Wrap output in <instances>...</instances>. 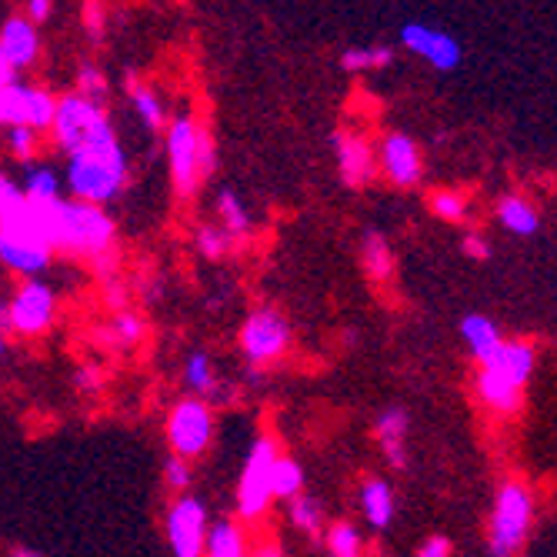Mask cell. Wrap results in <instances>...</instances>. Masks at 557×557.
<instances>
[{"label": "cell", "mask_w": 557, "mask_h": 557, "mask_svg": "<svg viewBox=\"0 0 557 557\" xmlns=\"http://www.w3.org/2000/svg\"><path fill=\"white\" fill-rule=\"evenodd\" d=\"M394 61V50L384 44H371V47H347L341 54V67L347 74H364V71H377L387 67Z\"/></svg>", "instance_id": "obj_32"}, {"label": "cell", "mask_w": 557, "mask_h": 557, "mask_svg": "<svg viewBox=\"0 0 557 557\" xmlns=\"http://www.w3.org/2000/svg\"><path fill=\"white\" fill-rule=\"evenodd\" d=\"M74 384H77L81 394L97 397L100 391L108 387V371L100 368V364H94V361H87V364H81V368L74 371Z\"/></svg>", "instance_id": "obj_38"}, {"label": "cell", "mask_w": 557, "mask_h": 557, "mask_svg": "<svg viewBox=\"0 0 557 557\" xmlns=\"http://www.w3.org/2000/svg\"><path fill=\"white\" fill-rule=\"evenodd\" d=\"M0 54L8 58V64L17 74L37 64V58H40V34H37V27L24 14H14V17H8L4 24H0Z\"/></svg>", "instance_id": "obj_15"}, {"label": "cell", "mask_w": 557, "mask_h": 557, "mask_svg": "<svg viewBox=\"0 0 557 557\" xmlns=\"http://www.w3.org/2000/svg\"><path fill=\"white\" fill-rule=\"evenodd\" d=\"M400 47H408L411 54L424 58L437 71H454L465 58L458 37H450V34H444L437 27H428V24H418V21L400 27Z\"/></svg>", "instance_id": "obj_13"}, {"label": "cell", "mask_w": 557, "mask_h": 557, "mask_svg": "<svg viewBox=\"0 0 557 557\" xmlns=\"http://www.w3.org/2000/svg\"><path fill=\"white\" fill-rule=\"evenodd\" d=\"M84 14H87V21H84V24H87L90 37L97 40V37H100V27H104V21H100V8H97V4H87V8H84Z\"/></svg>", "instance_id": "obj_46"}, {"label": "cell", "mask_w": 557, "mask_h": 557, "mask_svg": "<svg viewBox=\"0 0 557 557\" xmlns=\"http://www.w3.org/2000/svg\"><path fill=\"white\" fill-rule=\"evenodd\" d=\"M534 364H537V354L528 341H504L481 368L524 391V384L534 374Z\"/></svg>", "instance_id": "obj_16"}, {"label": "cell", "mask_w": 557, "mask_h": 557, "mask_svg": "<svg viewBox=\"0 0 557 557\" xmlns=\"http://www.w3.org/2000/svg\"><path fill=\"white\" fill-rule=\"evenodd\" d=\"M27 87L24 81L0 87V127H27Z\"/></svg>", "instance_id": "obj_33"}, {"label": "cell", "mask_w": 557, "mask_h": 557, "mask_svg": "<svg viewBox=\"0 0 557 557\" xmlns=\"http://www.w3.org/2000/svg\"><path fill=\"white\" fill-rule=\"evenodd\" d=\"M184 387L194 397H200V400H231V394H234V387L218 381L214 358L205 347H194L187 354V361H184Z\"/></svg>", "instance_id": "obj_17"}, {"label": "cell", "mask_w": 557, "mask_h": 557, "mask_svg": "<svg viewBox=\"0 0 557 557\" xmlns=\"http://www.w3.org/2000/svg\"><path fill=\"white\" fill-rule=\"evenodd\" d=\"M11 557H54V554H44V550H37V547L14 544V547H11Z\"/></svg>", "instance_id": "obj_48"}, {"label": "cell", "mask_w": 557, "mask_h": 557, "mask_svg": "<svg viewBox=\"0 0 557 557\" xmlns=\"http://www.w3.org/2000/svg\"><path fill=\"white\" fill-rule=\"evenodd\" d=\"M168 168H171V181L177 197H194L197 187L205 184L200 177V164H197V134L200 124L194 121V114H177L168 121Z\"/></svg>", "instance_id": "obj_10"}, {"label": "cell", "mask_w": 557, "mask_h": 557, "mask_svg": "<svg viewBox=\"0 0 557 557\" xmlns=\"http://www.w3.org/2000/svg\"><path fill=\"white\" fill-rule=\"evenodd\" d=\"M127 97H131V104H134V114L140 117V124L147 131H168V111H164V100L154 87H147L140 81H127Z\"/></svg>", "instance_id": "obj_24"}, {"label": "cell", "mask_w": 557, "mask_h": 557, "mask_svg": "<svg viewBox=\"0 0 557 557\" xmlns=\"http://www.w3.org/2000/svg\"><path fill=\"white\" fill-rule=\"evenodd\" d=\"M164 484L177 497L187 494V487H190V461L177 458V454H168V458H164Z\"/></svg>", "instance_id": "obj_39"}, {"label": "cell", "mask_w": 557, "mask_h": 557, "mask_svg": "<svg viewBox=\"0 0 557 557\" xmlns=\"http://www.w3.org/2000/svg\"><path fill=\"white\" fill-rule=\"evenodd\" d=\"M4 140H8V150L17 161H30L37 154V134L30 127H11Z\"/></svg>", "instance_id": "obj_40"}, {"label": "cell", "mask_w": 557, "mask_h": 557, "mask_svg": "<svg viewBox=\"0 0 557 557\" xmlns=\"http://www.w3.org/2000/svg\"><path fill=\"white\" fill-rule=\"evenodd\" d=\"M197 164H200V177L214 174V168H218V144L208 127H200V134H197Z\"/></svg>", "instance_id": "obj_41"}, {"label": "cell", "mask_w": 557, "mask_h": 557, "mask_svg": "<svg viewBox=\"0 0 557 557\" xmlns=\"http://www.w3.org/2000/svg\"><path fill=\"white\" fill-rule=\"evenodd\" d=\"M374 434H377V444L384 450V461L394 471L408 468V411H400V408L381 411L374 421Z\"/></svg>", "instance_id": "obj_18"}, {"label": "cell", "mask_w": 557, "mask_h": 557, "mask_svg": "<svg viewBox=\"0 0 557 557\" xmlns=\"http://www.w3.org/2000/svg\"><path fill=\"white\" fill-rule=\"evenodd\" d=\"M304 494V468L300 461L294 458H281L274 461V471H271V497L274 500H294Z\"/></svg>", "instance_id": "obj_31"}, {"label": "cell", "mask_w": 557, "mask_h": 557, "mask_svg": "<svg viewBox=\"0 0 557 557\" xmlns=\"http://www.w3.org/2000/svg\"><path fill=\"white\" fill-rule=\"evenodd\" d=\"M104 300H108V308H111L114 314L131 311V294H127V287H124L117 277L104 281Z\"/></svg>", "instance_id": "obj_42"}, {"label": "cell", "mask_w": 557, "mask_h": 557, "mask_svg": "<svg viewBox=\"0 0 557 557\" xmlns=\"http://www.w3.org/2000/svg\"><path fill=\"white\" fill-rule=\"evenodd\" d=\"M334 154H337L341 181L347 187H364L374 177V171H377L374 147L361 134H350V131L334 134Z\"/></svg>", "instance_id": "obj_14"}, {"label": "cell", "mask_w": 557, "mask_h": 557, "mask_svg": "<svg viewBox=\"0 0 557 557\" xmlns=\"http://www.w3.org/2000/svg\"><path fill=\"white\" fill-rule=\"evenodd\" d=\"M537 515V500L534 491L524 481H504L497 497H494V511L487 524V547L494 557H515L534 524Z\"/></svg>", "instance_id": "obj_4"}, {"label": "cell", "mask_w": 557, "mask_h": 557, "mask_svg": "<svg viewBox=\"0 0 557 557\" xmlns=\"http://www.w3.org/2000/svg\"><path fill=\"white\" fill-rule=\"evenodd\" d=\"M287 518L300 534H308L311 541H321L327 518H324V504L314 494H300V497L287 500Z\"/></svg>", "instance_id": "obj_26"}, {"label": "cell", "mask_w": 557, "mask_h": 557, "mask_svg": "<svg viewBox=\"0 0 557 557\" xmlns=\"http://www.w3.org/2000/svg\"><path fill=\"white\" fill-rule=\"evenodd\" d=\"M30 208L37 211V221L44 227L50 250L87 258L97 268L114 261L117 224L104 208H90L71 197H58V200H50V205H30Z\"/></svg>", "instance_id": "obj_1"}, {"label": "cell", "mask_w": 557, "mask_h": 557, "mask_svg": "<svg viewBox=\"0 0 557 557\" xmlns=\"http://www.w3.org/2000/svg\"><path fill=\"white\" fill-rule=\"evenodd\" d=\"M250 557H281V550H277L274 544H264V547H258Z\"/></svg>", "instance_id": "obj_49"}, {"label": "cell", "mask_w": 557, "mask_h": 557, "mask_svg": "<svg viewBox=\"0 0 557 557\" xmlns=\"http://www.w3.org/2000/svg\"><path fill=\"white\" fill-rule=\"evenodd\" d=\"M431 211L441 218V221H450V224H461L468 218V197L461 190H434L431 194Z\"/></svg>", "instance_id": "obj_36"}, {"label": "cell", "mask_w": 557, "mask_h": 557, "mask_svg": "<svg viewBox=\"0 0 557 557\" xmlns=\"http://www.w3.org/2000/svg\"><path fill=\"white\" fill-rule=\"evenodd\" d=\"M461 247H465V255H468L471 261H487V258H491V244H487L481 234H465Z\"/></svg>", "instance_id": "obj_43"}, {"label": "cell", "mask_w": 557, "mask_h": 557, "mask_svg": "<svg viewBox=\"0 0 557 557\" xmlns=\"http://www.w3.org/2000/svg\"><path fill=\"white\" fill-rule=\"evenodd\" d=\"M361 264H364V271H368V277H371L374 284H384V281H391V274H394V255H391L387 240H384L377 231H368V234H364V244H361Z\"/></svg>", "instance_id": "obj_28"}, {"label": "cell", "mask_w": 557, "mask_h": 557, "mask_svg": "<svg viewBox=\"0 0 557 557\" xmlns=\"http://www.w3.org/2000/svg\"><path fill=\"white\" fill-rule=\"evenodd\" d=\"M54 250H50L37 211L24 197L21 184L0 171V264L21 277H37L47 271Z\"/></svg>", "instance_id": "obj_2"}, {"label": "cell", "mask_w": 557, "mask_h": 557, "mask_svg": "<svg viewBox=\"0 0 557 557\" xmlns=\"http://www.w3.org/2000/svg\"><path fill=\"white\" fill-rule=\"evenodd\" d=\"M497 224L504 231L518 234V237H531L541 227V214H537V208L531 205L528 197H521V194H504L497 200Z\"/></svg>", "instance_id": "obj_21"}, {"label": "cell", "mask_w": 557, "mask_h": 557, "mask_svg": "<svg viewBox=\"0 0 557 557\" xmlns=\"http://www.w3.org/2000/svg\"><path fill=\"white\" fill-rule=\"evenodd\" d=\"M205 557H250L247 531H244L237 521H231V518L214 521V524H211V531H208Z\"/></svg>", "instance_id": "obj_25"}, {"label": "cell", "mask_w": 557, "mask_h": 557, "mask_svg": "<svg viewBox=\"0 0 557 557\" xmlns=\"http://www.w3.org/2000/svg\"><path fill=\"white\" fill-rule=\"evenodd\" d=\"M324 544H327L331 557H361L364 554V537L350 521H334L324 531Z\"/></svg>", "instance_id": "obj_35"}, {"label": "cell", "mask_w": 557, "mask_h": 557, "mask_svg": "<svg viewBox=\"0 0 557 557\" xmlns=\"http://www.w3.org/2000/svg\"><path fill=\"white\" fill-rule=\"evenodd\" d=\"M290 347V327L274 308H255L240 324V350L250 364H271Z\"/></svg>", "instance_id": "obj_11"}, {"label": "cell", "mask_w": 557, "mask_h": 557, "mask_svg": "<svg viewBox=\"0 0 557 557\" xmlns=\"http://www.w3.org/2000/svg\"><path fill=\"white\" fill-rule=\"evenodd\" d=\"M474 391H478V397H481L484 408H491L494 414H504V418H508V414H518V411H521L524 391L515 387V384H508V381L497 377V374H491V371H481V374H478Z\"/></svg>", "instance_id": "obj_19"}, {"label": "cell", "mask_w": 557, "mask_h": 557, "mask_svg": "<svg viewBox=\"0 0 557 557\" xmlns=\"http://www.w3.org/2000/svg\"><path fill=\"white\" fill-rule=\"evenodd\" d=\"M14 81H17V71L8 64L4 54H0V87H8V84H14Z\"/></svg>", "instance_id": "obj_47"}, {"label": "cell", "mask_w": 557, "mask_h": 557, "mask_svg": "<svg viewBox=\"0 0 557 557\" xmlns=\"http://www.w3.org/2000/svg\"><path fill=\"white\" fill-rule=\"evenodd\" d=\"M50 14H54V4H50V0H27V8H24V17L34 27H40L44 21H50Z\"/></svg>", "instance_id": "obj_44"}, {"label": "cell", "mask_w": 557, "mask_h": 557, "mask_svg": "<svg viewBox=\"0 0 557 557\" xmlns=\"http://www.w3.org/2000/svg\"><path fill=\"white\" fill-rule=\"evenodd\" d=\"M361 511H364V521L374 531H387L391 528V521H394V491H391L387 481L368 478L361 484Z\"/></svg>", "instance_id": "obj_22"}, {"label": "cell", "mask_w": 557, "mask_h": 557, "mask_svg": "<svg viewBox=\"0 0 557 557\" xmlns=\"http://www.w3.org/2000/svg\"><path fill=\"white\" fill-rule=\"evenodd\" d=\"M8 354V331H0V358Z\"/></svg>", "instance_id": "obj_51"}, {"label": "cell", "mask_w": 557, "mask_h": 557, "mask_svg": "<svg viewBox=\"0 0 557 557\" xmlns=\"http://www.w3.org/2000/svg\"><path fill=\"white\" fill-rule=\"evenodd\" d=\"M377 168L387 174V181L394 187H418L421 177H424L421 147L414 144V137L391 131L377 147Z\"/></svg>", "instance_id": "obj_12"}, {"label": "cell", "mask_w": 557, "mask_h": 557, "mask_svg": "<svg viewBox=\"0 0 557 557\" xmlns=\"http://www.w3.org/2000/svg\"><path fill=\"white\" fill-rule=\"evenodd\" d=\"M77 94L104 108V100H108V94H111L108 74H100V67H94V64H81V67H77Z\"/></svg>", "instance_id": "obj_37"}, {"label": "cell", "mask_w": 557, "mask_h": 557, "mask_svg": "<svg viewBox=\"0 0 557 557\" xmlns=\"http://www.w3.org/2000/svg\"><path fill=\"white\" fill-rule=\"evenodd\" d=\"M281 458L274 434H258L247 447V458L240 468V481H237V518L247 524H258L268 508L274 504L271 497V471L274 461Z\"/></svg>", "instance_id": "obj_6"}, {"label": "cell", "mask_w": 557, "mask_h": 557, "mask_svg": "<svg viewBox=\"0 0 557 557\" xmlns=\"http://www.w3.org/2000/svg\"><path fill=\"white\" fill-rule=\"evenodd\" d=\"M194 247H197V255L200 258H208V261H224L231 250L237 247V240L221 227V224H200L197 234H194Z\"/></svg>", "instance_id": "obj_34"}, {"label": "cell", "mask_w": 557, "mask_h": 557, "mask_svg": "<svg viewBox=\"0 0 557 557\" xmlns=\"http://www.w3.org/2000/svg\"><path fill=\"white\" fill-rule=\"evenodd\" d=\"M418 557H450V541H447V537H441V534H434V537L421 541Z\"/></svg>", "instance_id": "obj_45"}, {"label": "cell", "mask_w": 557, "mask_h": 557, "mask_svg": "<svg viewBox=\"0 0 557 557\" xmlns=\"http://www.w3.org/2000/svg\"><path fill=\"white\" fill-rule=\"evenodd\" d=\"M208 531H211L208 504L194 494H181L164 515V534L174 557H205Z\"/></svg>", "instance_id": "obj_8"}, {"label": "cell", "mask_w": 557, "mask_h": 557, "mask_svg": "<svg viewBox=\"0 0 557 557\" xmlns=\"http://www.w3.org/2000/svg\"><path fill=\"white\" fill-rule=\"evenodd\" d=\"M144 334H147L144 318L134 314V311H121V314H114L108 321V327L97 331V344L114 350V354H127V350H134L144 341Z\"/></svg>", "instance_id": "obj_20"}, {"label": "cell", "mask_w": 557, "mask_h": 557, "mask_svg": "<svg viewBox=\"0 0 557 557\" xmlns=\"http://www.w3.org/2000/svg\"><path fill=\"white\" fill-rule=\"evenodd\" d=\"M54 117H58V97L30 84L27 87V127L34 134H50L54 131Z\"/></svg>", "instance_id": "obj_30"}, {"label": "cell", "mask_w": 557, "mask_h": 557, "mask_svg": "<svg viewBox=\"0 0 557 557\" xmlns=\"http://www.w3.org/2000/svg\"><path fill=\"white\" fill-rule=\"evenodd\" d=\"M164 434H168L171 454H177V458H184V461L200 458V454L214 444V411H211V404L200 400V397L177 400L171 408V414H168Z\"/></svg>", "instance_id": "obj_7"}, {"label": "cell", "mask_w": 557, "mask_h": 557, "mask_svg": "<svg viewBox=\"0 0 557 557\" xmlns=\"http://www.w3.org/2000/svg\"><path fill=\"white\" fill-rule=\"evenodd\" d=\"M124 184H127V154L117 137L94 144L81 150V154L67 158L64 187L71 200H81V205H90V208H104L121 197Z\"/></svg>", "instance_id": "obj_3"}, {"label": "cell", "mask_w": 557, "mask_h": 557, "mask_svg": "<svg viewBox=\"0 0 557 557\" xmlns=\"http://www.w3.org/2000/svg\"><path fill=\"white\" fill-rule=\"evenodd\" d=\"M0 331H8V300H0Z\"/></svg>", "instance_id": "obj_50"}, {"label": "cell", "mask_w": 557, "mask_h": 557, "mask_svg": "<svg viewBox=\"0 0 557 557\" xmlns=\"http://www.w3.org/2000/svg\"><path fill=\"white\" fill-rule=\"evenodd\" d=\"M21 190H24V197L30 200V205H50V200L64 197V194H61V190H64V181L58 177L54 168L37 164V168H27Z\"/></svg>", "instance_id": "obj_29"}, {"label": "cell", "mask_w": 557, "mask_h": 557, "mask_svg": "<svg viewBox=\"0 0 557 557\" xmlns=\"http://www.w3.org/2000/svg\"><path fill=\"white\" fill-rule=\"evenodd\" d=\"M218 224L240 244L244 237H250V214H247V208H244V200H240V194L237 190H231V187H221L218 190Z\"/></svg>", "instance_id": "obj_27"}, {"label": "cell", "mask_w": 557, "mask_h": 557, "mask_svg": "<svg viewBox=\"0 0 557 557\" xmlns=\"http://www.w3.org/2000/svg\"><path fill=\"white\" fill-rule=\"evenodd\" d=\"M461 337H465V344H468V350H471V358H474L478 364H484V361L491 358V354L504 344L497 324H494L491 318H484V314H465V318H461Z\"/></svg>", "instance_id": "obj_23"}, {"label": "cell", "mask_w": 557, "mask_h": 557, "mask_svg": "<svg viewBox=\"0 0 557 557\" xmlns=\"http://www.w3.org/2000/svg\"><path fill=\"white\" fill-rule=\"evenodd\" d=\"M58 318V294L47 281L30 277L17 287V294L8 300V331L21 337H40L50 331Z\"/></svg>", "instance_id": "obj_9"}, {"label": "cell", "mask_w": 557, "mask_h": 557, "mask_svg": "<svg viewBox=\"0 0 557 557\" xmlns=\"http://www.w3.org/2000/svg\"><path fill=\"white\" fill-rule=\"evenodd\" d=\"M50 134H54V144L67 158L81 154V150H87L94 144H104V140L117 137L108 108L94 104V100L81 97L77 90L58 97V117H54V131Z\"/></svg>", "instance_id": "obj_5"}]
</instances>
